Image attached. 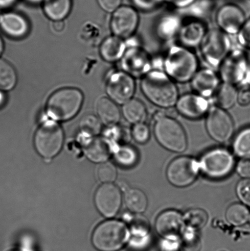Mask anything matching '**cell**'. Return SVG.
<instances>
[{"label":"cell","instance_id":"1","mask_svg":"<svg viewBox=\"0 0 250 251\" xmlns=\"http://www.w3.org/2000/svg\"><path fill=\"white\" fill-rule=\"evenodd\" d=\"M141 90L149 102L161 109L175 107L180 97L176 82L163 71L157 69L142 78Z\"/></svg>","mask_w":250,"mask_h":251},{"label":"cell","instance_id":"2","mask_svg":"<svg viewBox=\"0 0 250 251\" xmlns=\"http://www.w3.org/2000/svg\"><path fill=\"white\" fill-rule=\"evenodd\" d=\"M163 71L174 82H190L198 71V60L192 49L178 44L171 46L163 60Z\"/></svg>","mask_w":250,"mask_h":251},{"label":"cell","instance_id":"3","mask_svg":"<svg viewBox=\"0 0 250 251\" xmlns=\"http://www.w3.org/2000/svg\"><path fill=\"white\" fill-rule=\"evenodd\" d=\"M83 95L77 88L67 87L56 91L49 97L46 111L48 117L55 121H67L80 111Z\"/></svg>","mask_w":250,"mask_h":251},{"label":"cell","instance_id":"4","mask_svg":"<svg viewBox=\"0 0 250 251\" xmlns=\"http://www.w3.org/2000/svg\"><path fill=\"white\" fill-rule=\"evenodd\" d=\"M222 82L250 87V59L243 48L232 49L219 68Z\"/></svg>","mask_w":250,"mask_h":251},{"label":"cell","instance_id":"5","mask_svg":"<svg viewBox=\"0 0 250 251\" xmlns=\"http://www.w3.org/2000/svg\"><path fill=\"white\" fill-rule=\"evenodd\" d=\"M154 135L159 144L169 151H184L187 147V138L184 129L177 120L159 114L156 117Z\"/></svg>","mask_w":250,"mask_h":251},{"label":"cell","instance_id":"6","mask_svg":"<svg viewBox=\"0 0 250 251\" xmlns=\"http://www.w3.org/2000/svg\"><path fill=\"white\" fill-rule=\"evenodd\" d=\"M130 231L121 221L109 220L100 224L93 232L92 242L100 251H117L129 239Z\"/></svg>","mask_w":250,"mask_h":251},{"label":"cell","instance_id":"7","mask_svg":"<svg viewBox=\"0 0 250 251\" xmlns=\"http://www.w3.org/2000/svg\"><path fill=\"white\" fill-rule=\"evenodd\" d=\"M201 55L210 68L219 69L232 50L229 36L221 29H209L199 47Z\"/></svg>","mask_w":250,"mask_h":251},{"label":"cell","instance_id":"8","mask_svg":"<svg viewBox=\"0 0 250 251\" xmlns=\"http://www.w3.org/2000/svg\"><path fill=\"white\" fill-rule=\"evenodd\" d=\"M199 165L200 171L208 178L220 179L228 176L233 171L235 160L228 150L217 148L205 152Z\"/></svg>","mask_w":250,"mask_h":251},{"label":"cell","instance_id":"9","mask_svg":"<svg viewBox=\"0 0 250 251\" xmlns=\"http://www.w3.org/2000/svg\"><path fill=\"white\" fill-rule=\"evenodd\" d=\"M63 142L62 128L51 120L44 123L34 135V144L37 151L46 159L56 156L62 149Z\"/></svg>","mask_w":250,"mask_h":251},{"label":"cell","instance_id":"10","mask_svg":"<svg viewBox=\"0 0 250 251\" xmlns=\"http://www.w3.org/2000/svg\"><path fill=\"white\" fill-rule=\"evenodd\" d=\"M121 61L122 70L134 78H142L154 70L152 56L138 43L127 45Z\"/></svg>","mask_w":250,"mask_h":251},{"label":"cell","instance_id":"11","mask_svg":"<svg viewBox=\"0 0 250 251\" xmlns=\"http://www.w3.org/2000/svg\"><path fill=\"white\" fill-rule=\"evenodd\" d=\"M200 171L199 162L190 156L177 157L168 165L166 177L172 185L178 188L190 186L197 179Z\"/></svg>","mask_w":250,"mask_h":251},{"label":"cell","instance_id":"12","mask_svg":"<svg viewBox=\"0 0 250 251\" xmlns=\"http://www.w3.org/2000/svg\"><path fill=\"white\" fill-rule=\"evenodd\" d=\"M205 127L208 134L215 141L224 143L231 139L234 125L231 115L219 107H210L206 115Z\"/></svg>","mask_w":250,"mask_h":251},{"label":"cell","instance_id":"13","mask_svg":"<svg viewBox=\"0 0 250 251\" xmlns=\"http://www.w3.org/2000/svg\"><path fill=\"white\" fill-rule=\"evenodd\" d=\"M106 92L113 101L124 104L133 98L136 92L134 77L123 71L114 73L107 81Z\"/></svg>","mask_w":250,"mask_h":251},{"label":"cell","instance_id":"14","mask_svg":"<svg viewBox=\"0 0 250 251\" xmlns=\"http://www.w3.org/2000/svg\"><path fill=\"white\" fill-rule=\"evenodd\" d=\"M139 21L138 12L134 7L121 6L113 13L110 26L114 36L128 39L136 33Z\"/></svg>","mask_w":250,"mask_h":251},{"label":"cell","instance_id":"15","mask_svg":"<svg viewBox=\"0 0 250 251\" xmlns=\"http://www.w3.org/2000/svg\"><path fill=\"white\" fill-rule=\"evenodd\" d=\"M98 211L107 218L116 215L121 208L122 194L118 187L112 183H105L97 189L94 196Z\"/></svg>","mask_w":250,"mask_h":251},{"label":"cell","instance_id":"16","mask_svg":"<svg viewBox=\"0 0 250 251\" xmlns=\"http://www.w3.org/2000/svg\"><path fill=\"white\" fill-rule=\"evenodd\" d=\"M246 21L243 10L232 3L223 5L215 16V21L219 28L229 36H237Z\"/></svg>","mask_w":250,"mask_h":251},{"label":"cell","instance_id":"17","mask_svg":"<svg viewBox=\"0 0 250 251\" xmlns=\"http://www.w3.org/2000/svg\"><path fill=\"white\" fill-rule=\"evenodd\" d=\"M208 30L207 25L200 17L182 21L177 37L179 44L190 49L199 48Z\"/></svg>","mask_w":250,"mask_h":251},{"label":"cell","instance_id":"18","mask_svg":"<svg viewBox=\"0 0 250 251\" xmlns=\"http://www.w3.org/2000/svg\"><path fill=\"white\" fill-rule=\"evenodd\" d=\"M175 107L179 114L190 120L200 119L206 116L210 108L209 100L195 93L181 96Z\"/></svg>","mask_w":250,"mask_h":251},{"label":"cell","instance_id":"19","mask_svg":"<svg viewBox=\"0 0 250 251\" xmlns=\"http://www.w3.org/2000/svg\"><path fill=\"white\" fill-rule=\"evenodd\" d=\"M220 84L219 75L211 68L198 70L190 81L193 92L207 100L214 97Z\"/></svg>","mask_w":250,"mask_h":251},{"label":"cell","instance_id":"20","mask_svg":"<svg viewBox=\"0 0 250 251\" xmlns=\"http://www.w3.org/2000/svg\"><path fill=\"white\" fill-rule=\"evenodd\" d=\"M155 226L157 232L163 238L180 236L185 227L183 216L177 210L164 211L157 218Z\"/></svg>","mask_w":250,"mask_h":251},{"label":"cell","instance_id":"21","mask_svg":"<svg viewBox=\"0 0 250 251\" xmlns=\"http://www.w3.org/2000/svg\"><path fill=\"white\" fill-rule=\"evenodd\" d=\"M0 28L6 35L19 39L28 33L29 25L22 15L10 12L0 17Z\"/></svg>","mask_w":250,"mask_h":251},{"label":"cell","instance_id":"22","mask_svg":"<svg viewBox=\"0 0 250 251\" xmlns=\"http://www.w3.org/2000/svg\"><path fill=\"white\" fill-rule=\"evenodd\" d=\"M83 150L91 161L99 163L109 158L113 149L111 141L107 137H94L85 143Z\"/></svg>","mask_w":250,"mask_h":251},{"label":"cell","instance_id":"23","mask_svg":"<svg viewBox=\"0 0 250 251\" xmlns=\"http://www.w3.org/2000/svg\"><path fill=\"white\" fill-rule=\"evenodd\" d=\"M182 20L176 14H166L161 16L157 24V36L161 40L167 41L177 38Z\"/></svg>","mask_w":250,"mask_h":251},{"label":"cell","instance_id":"24","mask_svg":"<svg viewBox=\"0 0 250 251\" xmlns=\"http://www.w3.org/2000/svg\"><path fill=\"white\" fill-rule=\"evenodd\" d=\"M126 49L127 44L122 39L114 35L102 42L100 47V54L108 62H114L121 60Z\"/></svg>","mask_w":250,"mask_h":251},{"label":"cell","instance_id":"25","mask_svg":"<svg viewBox=\"0 0 250 251\" xmlns=\"http://www.w3.org/2000/svg\"><path fill=\"white\" fill-rule=\"evenodd\" d=\"M151 232L148 221L138 220L135 221L130 231V244L136 250H143L151 241Z\"/></svg>","mask_w":250,"mask_h":251},{"label":"cell","instance_id":"26","mask_svg":"<svg viewBox=\"0 0 250 251\" xmlns=\"http://www.w3.org/2000/svg\"><path fill=\"white\" fill-rule=\"evenodd\" d=\"M96 111L100 122L110 126L116 125L121 118V112L116 103L110 98H102L98 100Z\"/></svg>","mask_w":250,"mask_h":251},{"label":"cell","instance_id":"27","mask_svg":"<svg viewBox=\"0 0 250 251\" xmlns=\"http://www.w3.org/2000/svg\"><path fill=\"white\" fill-rule=\"evenodd\" d=\"M239 91L235 86L221 83L214 97L215 106L225 110L233 107L238 100Z\"/></svg>","mask_w":250,"mask_h":251},{"label":"cell","instance_id":"28","mask_svg":"<svg viewBox=\"0 0 250 251\" xmlns=\"http://www.w3.org/2000/svg\"><path fill=\"white\" fill-rule=\"evenodd\" d=\"M122 114L130 124L136 125L145 121L148 116V111L143 102L132 98L123 104Z\"/></svg>","mask_w":250,"mask_h":251},{"label":"cell","instance_id":"29","mask_svg":"<svg viewBox=\"0 0 250 251\" xmlns=\"http://www.w3.org/2000/svg\"><path fill=\"white\" fill-rule=\"evenodd\" d=\"M44 13L53 21H63L69 14L71 0H43Z\"/></svg>","mask_w":250,"mask_h":251},{"label":"cell","instance_id":"30","mask_svg":"<svg viewBox=\"0 0 250 251\" xmlns=\"http://www.w3.org/2000/svg\"><path fill=\"white\" fill-rule=\"evenodd\" d=\"M125 203L132 213L140 214L144 212L148 207V198L140 189H130L125 195Z\"/></svg>","mask_w":250,"mask_h":251},{"label":"cell","instance_id":"31","mask_svg":"<svg viewBox=\"0 0 250 251\" xmlns=\"http://www.w3.org/2000/svg\"><path fill=\"white\" fill-rule=\"evenodd\" d=\"M225 216L230 225L239 227L248 222L250 213L246 205L236 203L227 208Z\"/></svg>","mask_w":250,"mask_h":251},{"label":"cell","instance_id":"32","mask_svg":"<svg viewBox=\"0 0 250 251\" xmlns=\"http://www.w3.org/2000/svg\"><path fill=\"white\" fill-rule=\"evenodd\" d=\"M17 76L16 70L8 61L0 59V90L10 91L16 87Z\"/></svg>","mask_w":250,"mask_h":251},{"label":"cell","instance_id":"33","mask_svg":"<svg viewBox=\"0 0 250 251\" xmlns=\"http://www.w3.org/2000/svg\"><path fill=\"white\" fill-rule=\"evenodd\" d=\"M183 216L185 226L198 230L204 227L209 220L206 211L201 208L190 209Z\"/></svg>","mask_w":250,"mask_h":251},{"label":"cell","instance_id":"34","mask_svg":"<svg viewBox=\"0 0 250 251\" xmlns=\"http://www.w3.org/2000/svg\"><path fill=\"white\" fill-rule=\"evenodd\" d=\"M114 159L117 163L124 167H131L137 163L138 154L134 147L125 145L117 149Z\"/></svg>","mask_w":250,"mask_h":251},{"label":"cell","instance_id":"35","mask_svg":"<svg viewBox=\"0 0 250 251\" xmlns=\"http://www.w3.org/2000/svg\"><path fill=\"white\" fill-rule=\"evenodd\" d=\"M233 149L237 156L250 157V127L244 128L235 138Z\"/></svg>","mask_w":250,"mask_h":251},{"label":"cell","instance_id":"36","mask_svg":"<svg viewBox=\"0 0 250 251\" xmlns=\"http://www.w3.org/2000/svg\"><path fill=\"white\" fill-rule=\"evenodd\" d=\"M80 128L82 132L90 136H95L99 134L102 129L101 122L94 115H85L80 121Z\"/></svg>","mask_w":250,"mask_h":251},{"label":"cell","instance_id":"37","mask_svg":"<svg viewBox=\"0 0 250 251\" xmlns=\"http://www.w3.org/2000/svg\"><path fill=\"white\" fill-rule=\"evenodd\" d=\"M198 230L194 228L187 227L185 226L182 231V243L185 247L189 251L196 250L197 248H200V239L198 235Z\"/></svg>","mask_w":250,"mask_h":251},{"label":"cell","instance_id":"38","mask_svg":"<svg viewBox=\"0 0 250 251\" xmlns=\"http://www.w3.org/2000/svg\"><path fill=\"white\" fill-rule=\"evenodd\" d=\"M117 171L116 167L110 162H105L100 165L97 169V177L102 183H110L116 179Z\"/></svg>","mask_w":250,"mask_h":251},{"label":"cell","instance_id":"39","mask_svg":"<svg viewBox=\"0 0 250 251\" xmlns=\"http://www.w3.org/2000/svg\"><path fill=\"white\" fill-rule=\"evenodd\" d=\"M150 129L144 123L134 125L132 128V136L138 144H146L150 139Z\"/></svg>","mask_w":250,"mask_h":251},{"label":"cell","instance_id":"40","mask_svg":"<svg viewBox=\"0 0 250 251\" xmlns=\"http://www.w3.org/2000/svg\"><path fill=\"white\" fill-rule=\"evenodd\" d=\"M135 8L139 11L149 12L160 8L165 0H131Z\"/></svg>","mask_w":250,"mask_h":251},{"label":"cell","instance_id":"41","mask_svg":"<svg viewBox=\"0 0 250 251\" xmlns=\"http://www.w3.org/2000/svg\"><path fill=\"white\" fill-rule=\"evenodd\" d=\"M236 193L242 203L250 206V179H244L239 182Z\"/></svg>","mask_w":250,"mask_h":251},{"label":"cell","instance_id":"42","mask_svg":"<svg viewBox=\"0 0 250 251\" xmlns=\"http://www.w3.org/2000/svg\"><path fill=\"white\" fill-rule=\"evenodd\" d=\"M237 41L241 48L250 50V18L247 20L237 34Z\"/></svg>","mask_w":250,"mask_h":251},{"label":"cell","instance_id":"43","mask_svg":"<svg viewBox=\"0 0 250 251\" xmlns=\"http://www.w3.org/2000/svg\"><path fill=\"white\" fill-rule=\"evenodd\" d=\"M182 243L180 236L164 237L161 243V248L163 251H179Z\"/></svg>","mask_w":250,"mask_h":251},{"label":"cell","instance_id":"44","mask_svg":"<svg viewBox=\"0 0 250 251\" xmlns=\"http://www.w3.org/2000/svg\"><path fill=\"white\" fill-rule=\"evenodd\" d=\"M99 6L107 12H114L121 6L122 0H97Z\"/></svg>","mask_w":250,"mask_h":251},{"label":"cell","instance_id":"45","mask_svg":"<svg viewBox=\"0 0 250 251\" xmlns=\"http://www.w3.org/2000/svg\"><path fill=\"white\" fill-rule=\"evenodd\" d=\"M237 172L244 179H250V157L241 160L237 164Z\"/></svg>","mask_w":250,"mask_h":251},{"label":"cell","instance_id":"46","mask_svg":"<svg viewBox=\"0 0 250 251\" xmlns=\"http://www.w3.org/2000/svg\"><path fill=\"white\" fill-rule=\"evenodd\" d=\"M197 0H165V3L170 5L174 8L184 9L188 8Z\"/></svg>","mask_w":250,"mask_h":251},{"label":"cell","instance_id":"47","mask_svg":"<svg viewBox=\"0 0 250 251\" xmlns=\"http://www.w3.org/2000/svg\"><path fill=\"white\" fill-rule=\"evenodd\" d=\"M237 103L242 106H247L250 104V87H242L239 91Z\"/></svg>","mask_w":250,"mask_h":251},{"label":"cell","instance_id":"48","mask_svg":"<svg viewBox=\"0 0 250 251\" xmlns=\"http://www.w3.org/2000/svg\"><path fill=\"white\" fill-rule=\"evenodd\" d=\"M65 24L63 21H53V28L54 31L61 32L65 29Z\"/></svg>","mask_w":250,"mask_h":251},{"label":"cell","instance_id":"49","mask_svg":"<svg viewBox=\"0 0 250 251\" xmlns=\"http://www.w3.org/2000/svg\"><path fill=\"white\" fill-rule=\"evenodd\" d=\"M16 0H0V7L4 8L11 6L14 3Z\"/></svg>","mask_w":250,"mask_h":251},{"label":"cell","instance_id":"50","mask_svg":"<svg viewBox=\"0 0 250 251\" xmlns=\"http://www.w3.org/2000/svg\"><path fill=\"white\" fill-rule=\"evenodd\" d=\"M5 102H6V97L2 91L0 90V108L3 106Z\"/></svg>","mask_w":250,"mask_h":251},{"label":"cell","instance_id":"51","mask_svg":"<svg viewBox=\"0 0 250 251\" xmlns=\"http://www.w3.org/2000/svg\"><path fill=\"white\" fill-rule=\"evenodd\" d=\"M4 50V44L3 42H2V39L1 37H0V56H1L2 51Z\"/></svg>","mask_w":250,"mask_h":251},{"label":"cell","instance_id":"52","mask_svg":"<svg viewBox=\"0 0 250 251\" xmlns=\"http://www.w3.org/2000/svg\"><path fill=\"white\" fill-rule=\"evenodd\" d=\"M28 1L32 2H38L43 1V0H28Z\"/></svg>","mask_w":250,"mask_h":251},{"label":"cell","instance_id":"53","mask_svg":"<svg viewBox=\"0 0 250 251\" xmlns=\"http://www.w3.org/2000/svg\"><path fill=\"white\" fill-rule=\"evenodd\" d=\"M225 251V250H221V251Z\"/></svg>","mask_w":250,"mask_h":251},{"label":"cell","instance_id":"54","mask_svg":"<svg viewBox=\"0 0 250 251\" xmlns=\"http://www.w3.org/2000/svg\"><path fill=\"white\" fill-rule=\"evenodd\" d=\"M249 221H250V219H249Z\"/></svg>","mask_w":250,"mask_h":251}]
</instances>
